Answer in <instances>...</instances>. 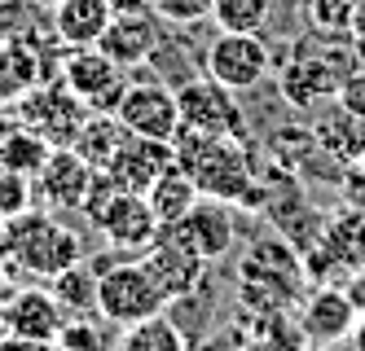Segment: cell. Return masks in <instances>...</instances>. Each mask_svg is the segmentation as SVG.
<instances>
[{
	"label": "cell",
	"mask_w": 365,
	"mask_h": 351,
	"mask_svg": "<svg viewBox=\"0 0 365 351\" xmlns=\"http://www.w3.org/2000/svg\"><path fill=\"white\" fill-rule=\"evenodd\" d=\"M163 44V18L145 9V14H110L106 31H101L97 48L106 53L110 62H119L123 70H137L145 66L154 53H159Z\"/></svg>",
	"instance_id": "cell-14"
},
{
	"label": "cell",
	"mask_w": 365,
	"mask_h": 351,
	"mask_svg": "<svg viewBox=\"0 0 365 351\" xmlns=\"http://www.w3.org/2000/svg\"><path fill=\"white\" fill-rule=\"evenodd\" d=\"M273 14V0H216L212 18L220 31H259Z\"/></svg>",
	"instance_id": "cell-26"
},
{
	"label": "cell",
	"mask_w": 365,
	"mask_h": 351,
	"mask_svg": "<svg viewBox=\"0 0 365 351\" xmlns=\"http://www.w3.org/2000/svg\"><path fill=\"white\" fill-rule=\"evenodd\" d=\"M14 115L31 132H40L53 150H66V145H75V137H80V127L93 110L62 84V79H44V84L27 88L14 101Z\"/></svg>",
	"instance_id": "cell-7"
},
{
	"label": "cell",
	"mask_w": 365,
	"mask_h": 351,
	"mask_svg": "<svg viewBox=\"0 0 365 351\" xmlns=\"http://www.w3.org/2000/svg\"><path fill=\"white\" fill-rule=\"evenodd\" d=\"M31 5H40V9H53V5H62V0H31Z\"/></svg>",
	"instance_id": "cell-39"
},
{
	"label": "cell",
	"mask_w": 365,
	"mask_h": 351,
	"mask_svg": "<svg viewBox=\"0 0 365 351\" xmlns=\"http://www.w3.org/2000/svg\"><path fill=\"white\" fill-rule=\"evenodd\" d=\"M348 70H356L352 40L348 48H295V58L277 70V88L295 110H312L322 101H334Z\"/></svg>",
	"instance_id": "cell-6"
},
{
	"label": "cell",
	"mask_w": 365,
	"mask_h": 351,
	"mask_svg": "<svg viewBox=\"0 0 365 351\" xmlns=\"http://www.w3.org/2000/svg\"><path fill=\"white\" fill-rule=\"evenodd\" d=\"M48 145L40 132H31L14 110H0V172H18V176H36L40 163L48 158Z\"/></svg>",
	"instance_id": "cell-19"
},
{
	"label": "cell",
	"mask_w": 365,
	"mask_h": 351,
	"mask_svg": "<svg viewBox=\"0 0 365 351\" xmlns=\"http://www.w3.org/2000/svg\"><path fill=\"white\" fill-rule=\"evenodd\" d=\"M312 137H317L326 158H334V163H344V167L365 154V123L356 115H348L339 101H334V110H322V119L312 123Z\"/></svg>",
	"instance_id": "cell-21"
},
{
	"label": "cell",
	"mask_w": 365,
	"mask_h": 351,
	"mask_svg": "<svg viewBox=\"0 0 365 351\" xmlns=\"http://www.w3.org/2000/svg\"><path fill=\"white\" fill-rule=\"evenodd\" d=\"M31 180L18 172H0V220H14V215L31 211Z\"/></svg>",
	"instance_id": "cell-29"
},
{
	"label": "cell",
	"mask_w": 365,
	"mask_h": 351,
	"mask_svg": "<svg viewBox=\"0 0 365 351\" xmlns=\"http://www.w3.org/2000/svg\"><path fill=\"white\" fill-rule=\"evenodd\" d=\"M5 338H9V308L0 303V342H5Z\"/></svg>",
	"instance_id": "cell-38"
},
{
	"label": "cell",
	"mask_w": 365,
	"mask_h": 351,
	"mask_svg": "<svg viewBox=\"0 0 365 351\" xmlns=\"http://www.w3.org/2000/svg\"><path fill=\"white\" fill-rule=\"evenodd\" d=\"M58 79L88 105L93 115H115V105H119V97H123L133 75L93 44V48H66Z\"/></svg>",
	"instance_id": "cell-8"
},
{
	"label": "cell",
	"mask_w": 365,
	"mask_h": 351,
	"mask_svg": "<svg viewBox=\"0 0 365 351\" xmlns=\"http://www.w3.org/2000/svg\"><path fill=\"white\" fill-rule=\"evenodd\" d=\"M110 5V14H145V9H154V0H106Z\"/></svg>",
	"instance_id": "cell-37"
},
{
	"label": "cell",
	"mask_w": 365,
	"mask_h": 351,
	"mask_svg": "<svg viewBox=\"0 0 365 351\" xmlns=\"http://www.w3.org/2000/svg\"><path fill=\"white\" fill-rule=\"evenodd\" d=\"M141 259L150 263V273L159 277V285H163V294H168V308H172L176 299H190V294L202 285V277H207V259L198 255V246H194V241L180 233L176 224L159 229L154 246H150Z\"/></svg>",
	"instance_id": "cell-11"
},
{
	"label": "cell",
	"mask_w": 365,
	"mask_h": 351,
	"mask_svg": "<svg viewBox=\"0 0 365 351\" xmlns=\"http://www.w3.org/2000/svg\"><path fill=\"white\" fill-rule=\"evenodd\" d=\"M348 281H352V285H348V299H352V308H356V312L365 316V268H356V273H348Z\"/></svg>",
	"instance_id": "cell-35"
},
{
	"label": "cell",
	"mask_w": 365,
	"mask_h": 351,
	"mask_svg": "<svg viewBox=\"0 0 365 351\" xmlns=\"http://www.w3.org/2000/svg\"><path fill=\"white\" fill-rule=\"evenodd\" d=\"M9 334H18V338H36V342H53L58 338V330L66 325V308L53 299L48 290H14L9 294Z\"/></svg>",
	"instance_id": "cell-18"
},
{
	"label": "cell",
	"mask_w": 365,
	"mask_h": 351,
	"mask_svg": "<svg viewBox=\"0 0 365 351\" xmlns=\"http://www.w3.org/2000/svg\"><path fill=\"white\" fill-rule=\"evenodd\" d=\"M352 58L356 66H365V0H356V14H352Z\"/></svg>",
	"instance_id": "cell-34"
},
{
	"label": "cell",
	"mask_w": 365,
	"mask_h": 351,
	"mask_svg": "<svg viewBox=\"0 0 365 351\" xmlns=\"http://www.w3.org/2000/svg\"><path fill=\"white\" fill-rule=\"evenodd\" d=\"M176 115L180 132H202V137H229V141H251V123L242 115L233 88L216 84L212 75H190L176 84Z\"/></svg>",
	"instance_id": "cell-5"
},
{
	"label": "cell",
	"mask_w": 365,
	"mask_h": 351,
	"mask_svg": "<svg viewBox=\"0 0 365 351\" xmlns=\"http://www.w3.org/2000/svg\"><path fill=\"white\" fill-rule=\"evenodd\" d=\"M295 320H299V330H304V338H308L312 347H334V342H344V338L356 334L361 312L352 308L348 290H339V285H317V290L304 299V308H299Z\"/></svg>",
	"instance_id": "cell-16"
},
{
	"label": "cell",
	"mask_w": 365,
	"mask_h": 351,
	"mask_svg": "<svg viewBox=\"0 0 365 351\" xmlns=\"http://www.w3.org/2000/svg\"><path fill=\"white\" fill-rule=\"evenodd\" d=\"M198 198H202V194H198V184H194L185 172H180V167H168L159 180L145 189V202H150L154 220H159L163 229H168V224H176V220H185L190 206H194Z\"/></svg>",
	"instance_id": "cell-22"
},
{
	"label": "cell",
	"mask_w": 365,
	"mask_h": 351,
	"mask_svg": "<svg viewBox=\"0 0 365 351\" xmlns=\"http://www.w3.org/2000/svg\"><path fill=\"white\" fill-rule=\"evenodd\" d=\"M123 137H128V132H123V123H119L115 115H88L71 150L80 154L88 167H106L110 158H115V150H119Z\"/></svg>",
	"instance_id": "cell-24"
},
{
	"label": "cell",
	"mask_w": 365,
	"mask_h": 351,
	"mask_svg": "<svg viewBox=\"0 0 365 351\" xmlns=\"http://www.w3.org/2000/svg\"><path fill=\"white\" fill-rule=\"evenodd\" d=\"M304 5H308V22L317 36H348L352 31L356 0H304Z\"/></svg>",
	"instance_id": "cell-27"
},
{
	"label": "cell",
	"mask_w": 365,
	"mask_h": 351,
	"mask_svg": "<svg viewBox=\"0 0 365 351\" xmlns=\"http://www.w3.org/2000/svg\"><path fill=\"white\" fill-rule=\"evenodd\" d=\"M212 5L216 0H154V14L176 26H194L202 18H212Z\"/></svg>",
	"instance_id": "cell-30"
},
{
	"label": "cell",
	"mask_w": 365,
	"mask_h": 351,
	"mask_svg": "<svg viewBox=\"0 0 365 351\" xmlns=\"http://www.w3.org/2000/svg\"><path fill=\"white\" fill-rule=\"evenodd\" d=\"M168 167H176V150L172 141H154V137H128L119 141L115 158L106 163L110 180L123 189V194H145V189L159 180Z\"/></svg>",
	"instance_id": "cell-15"
},
{
	"label": "cell",
	"mask_w": 365,
	"mask_h": 351,
	"mask_svg": "<svg viewBox=\"0 0 365 351\" xmlns=\"http://www.w3.org/2000/svg\"><path fill=\"white\" fill-rule=\"evenodd\" d=\"M0 259L22 277H58L62 268L80 263V237L53 220V211L31 206L0 224Z\"/></svg>",
	"instance_id": "cell-2"
},
{
	"label": "cell",
	"mask_w": 365,
	"mask_h": 351,
	"mask_svg": "<svg viewBox=\"0 0 365 351\" xmlns=\"http://www.w3.org/2000/svg\"><path fill=\"white\" fill-rule=\"evenodd\" d=\"M159 312H168V294L145 259H119L97 273V316H106L110 325L123 330Z\"/></svg>",
	"instance_id": "cell-4"
},
{
	"label": "cell",
	"mask_w": 365,
	"mask_h": 351,
	"mask_svg": "<svg viewBox=\"0 0 365 351\" xmlns=\"http://www.w3.org/2000/svg\"><path fill=\"white\" fill-rule=\"evenodd\" d=\"M339 189H344L348 206L365 211V163H361V158H356V163H348V167H344V176H339Z\"/></svg>",
	"instance_id": "cell-32"
},
{
	"label": "cell",
	"mask_w": 365,
	"mask_h": 351,
	"mask_svg": "<svg viewBox=\"0 0 365 351\" xmlns=\"http://www.w3.org/2000/svg\"><path fill=\"white\" fill-rule=\"evenodd\" d=\"M0 224H5V220H0Z\"/></svg>",
	"instance_id": "cell-40"
},
{
	"label": "cell",
	"mask_w": 365,
	"mask_h": 351,
	"mask_svg": "<svg viewBox=\"0 0 365 351\" xmlns=\"http://www.w3.org/2000/svg\"><path fill=\"white\" fill-rule=\"evenodd\" d=\"M93 172L71 145L66 150H48V158L40 163V172L31 176V202H40L44 211H84Z\"/></svg>",
	"instance_id": "cell-12"
},
{
	"label": "cell",
	"mask_w": 365,
	"mask_h": 351,
	"mask_svg": "<svg viewBox=\"0 0 365 351\" xmlns=\"http://www.w3.org/2000/svg\"><path fill=\"white\" fill-rule=\"evenodd\" d=\"M0 351H53L48 342H36V338H18V334H9L5 342H0Z\"/></svg>",
	"instance_id": "cell-36"
},
{
	"label": "cell",
	"mask_w": 365,
	"mask_h": 351,
	"mask_svg": "<svg viewBox=\"0 0 365 351\" xmlns=\"http://www.w3.org/2000/svg\"><path fill=\"white\" fill-rule=\"evenodd\" d=\"M334 101L344 105L348 115H356V119L365 123V66H356V70H348V75H344V84H339Z\"/></svg>",
	"instance_id": "cell-31"
},
{
	"label": "cell",
	"mask_w": 365,
	"mask_h": 351,
	"mask_svg": "<svg viewBox=\"0 0 365 351\" xmlns=\"http://www.w3.org/2000/svg\"><path fill=\"white\" fill-rule=\"evenodd\" d=\"M48 347L53 351H106L101 347V330L93 325V320H84V316H71Z\"/></svg>",
	"instance_id": "cell-28"
},
{
	"label": "cell",
	"mask_w": 365,
	"mask_h": 351,
	"mask_svg": "<svg viewBox=\"0 0 365 351\" xmlns=\"http://www.w3.org/2000/svg\"><path fill=\"white\" fill-rule=\"evenodd\" d=\"M93 224H97V233L106 237L115 251L133 255V259H141V255L154 246L159 229H163L159 220H154V211H150L145 194H123V189L93 215Z\"/></svg>",
	"instance_id": "cell-13"
},
{
	"label": "cell",
	"mask_w": 365,
	"mask_h": 351,
	"mask_svg": "<svg viewBox=\"0 0 365 351\" xmlns=\"http://www.w3.org/2000/svg\"><path fill=\"white\" fill-rule=\"evenodd\" d=\"M202 70L216 84L242 93V88H255L273 70V48L259 40V31H220L202 58Z\"/></svg>",
	"instance_id": "cell-9"
},
{
	"label": "cell",
	"mask_w": 365,
	"mask_h": 351,
	"mask_svg": "<svg viewBox=\"0 0 365 351\" xmlns=\"http://www.w3.org/2000/svg\"><path fill=\"white\" fill-rule=\"evenodd\" d=\"M172 150H176V167L198 184L202 198H220L229 206H264V189H259V180L251 172L247 141L176 132Z\"/></svg>",
	"instance_id": "cell-1"
},
{
	"label": "cell",
	"mask_w": 365,
	"mask_h": 351,
	"mask_svg": "<svg viewBox=\"0 0 365 351\" xmlns=\"http://www.w3.org/2000/svg\"><path fill=\"white\" fill-rule=\"evenodd\" d=\"M238 281H242V303L259 316H277L286 312L299 290H304V259L286 237H264L247 251L242 268H238Z\"/></svg>",
	"instance_id": "cell-3"
},
{
	"label": "cell",
	"mask_w": 365,
	"mask_h": 351,
	"mask_svg": "<svg viewBox=\"0 0 365 351\" xmlns=\"http://www.w3.org/2000/svg\"><path fill=\"white\" fill-rule=\"evenodd\" d=\"M115 119L123 123V132H133V137L172 141L180 132L176 88H168L163 79H128V88L115 105Z\"/></svg>",
	"instance_id": "cell-10"
},
{
	"label": "cell",
	"mask_w": 365,
	"mask_h": 351,
	"mask_svg": "<svg viewBox=\"0 0 365 351\" xmlns=\"http://www.w3.org/2000/svg\"><path fill=\"white\" fill-rule=\"evenodd\" d=\"M176 229L194 241L198 255H202L207 263L220 259V255H229L233 237H238V229H233V206L220 202V198H198V202L190 206L185 220H176Z\"/></svg>",
	"instance_id": "cell-17"
},
{
	"label": "cell",
	"mask_w": 365,
	"mask_h": 351,
	"mask_svg": "<svg viewBox=\"0 0 365 351\" xmlns=\"http://www.w3.org/2000/svg\"><path fill=\"white\" fill-rule=\"evenodd\" d=\"M106 22H110L106 0H62V5H53V36L62 40V48H93L106 31Z\"/></svg>",
	"instance_id": "cell-20"
},
{
	"label": "cell",
	"mask_w": 365,
	"mask_h": 351,
	"mask_svg": "<svg viewBox=\"0 0 365 351\" xmlns=\"http://www.w3.org/2000/svg\"><path fill=\"white\" fill-rule=\"evenodd\" d=\"M110 351H190V342H185V330L159 312L137 320V325H123V338Z\"/></svg>",
	"instance_id": "cell-23"
},
{
	"label": "cell",
	"mask_w": 365,
	"mask_h": 351,
	"mask_svg": "<svg viewBox=\"0 0 365 351\" xmlns=\"http://www.w3.org/2000/svg\"><path fill=\"white\" fill-rule=\"evenodd\" d=\"M22 97V84L14 79V70H9V62L0 58V110H14V101Z\"/></svg>",
	"instance_id": "cell-33"
},
{
	"label": "cell",
	"mask_w": 365,
	"mask_h": 351,
	"mask_svg": "<svg viewBox=\"0 0 365 351\" xmlns=\"http://www.w3.org/2000/svg\"><path fill=\"white\" fill-rule=\"evenodd\" d=\"M48 294L71 312V316H84V312H97V273H88V268L71 263L62 268L58 277H48Z\"/></svg>",
	"instance_id": "cell-25"
}]
</instances>
